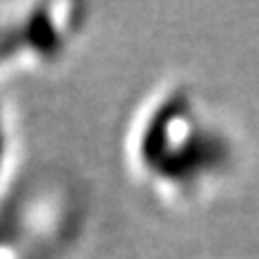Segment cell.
<instances>
[{"label": "cell", "instance_id": "6da1fadb", "mask_svg": "<svg viewBox=\"0 0 259 259\" xmlns=\"http://www.w3.org/2000/svg\"><path fill=\"white\" fill-rule=\"evenodd\" d=\"M156 108L151 106L137 135L139 170L156 183L173 190L170 194L192 197L213 180L228 158V144L221 132L202 120V113L190 96L170 94Z\"/></svg>", "mask_w": 259, "mask_h": 259}, {"label": "cell", "instance_id": "7a4b0ae2", "mask_svg": "<svg viewBox=\"0 0 259 259\" xmlns=\"http://www.w3.org/2000/svg\"><path fill=\"white\" fill-rule=\"evenodd\" d=\"M5 163H8V127H5L3 108H0V176L5 170Z\"/></svg>", "mask_w": 259, "mask_h": 259}]
</instances>
